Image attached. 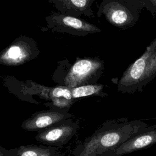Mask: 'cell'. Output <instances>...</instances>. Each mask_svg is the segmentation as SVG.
Masks as SVG:
<instances>
[{
  "mask_svg": "<svg viewBox=\"0 0 156 156\" xmlns=\"http://www.w3.org/2000/svg\"><path fill=\"white\" fill-rule=\"evenodd\" d=\"M156 144V127L144 131L129 138L118 147L102 156H122L138 151Z\"/></svg>",
  "mask_w": 156,
  "mask_h": 156,
  "instance_id": "8992f818",
  "label": "cell"
},
{
  "mask_svg": "<svg viewBox=\"0 0 156 156\" xmlns=\"http://www.w3.org/2000/svg\"><path fill=\"white\" fill-rule=\"evenodd\" d=\"M104 68L103 62L97 60L82 59L77 62L72 67L71 76L73 78L67 82L69 87L74 88L84 82L88 77L101 71Z\"/></svg>",
  "mask_w": 156,
  "mask_h": 156,
  "instance_id": "52a82bcc",
  "label": "cell"
},
{
  "mask_svg": "<svg viewBox=\"0 0 156 156\" xmlns=\"http://www.w3.org/2000/svg\"><path fill=\"white\" fill-rule=\"evenodd\" d=\"M144 7L154 16L156 14V0H141Z\"/></svg>",
  "mask_w": 156,
  "mask_h": 156,
  "instance_id": "4fadbf2b",
  "label": "cell"
},
{
  "mask_svg": "<svg viewBox=\"0 0 156 156\" xmlns=\"http://www.w3.org/2000/svg\"><path fill=\"white\" fill-rule=\"evenodd\" d=\"M156 77V38L146 47L143 54L129 65L117 83L122 93L141 92Z\"/></svg>",
  "mask_w": 156,
  "mask_h": 156,
  "instance_id": "7a4b0ae2",
  "label": "cell"
},
{
  "mask_svg": "<svg viewBox=\"0 0 156 156\" xmlns=\"http://www.w3.org/2000/svg\"><path fill=\"white\" fill-rule=\"evenodd\" d=\"M79 127V121L70 118L38 132L35 138L42 144L61 148L73 138Z\"/></svg>",
  "mask_w": 156,
  "mask_h": 156,
  "instance_id": "277c9868",
  "label": "cell"
},
{
  "mask_svg": "<svg viewBox=\"0 0 156 156\" xmlns=\"http://www.w3.org/2000/svg\"><path fill=\"white\" fill-rule=\"evenodd\" d=\"M103 88L104 86L101 84H90L73 88H71L73 98L75 100L76 99L93 95L105 96L107 94L103 92Z\"/></svg>",
  "mask_w": 156,
  "mask_h": 156,
  "instance_id": "9c48e42d",
  "label": "cell"
},
{
  "mask_svg": "<svg viewBox=\"0 0 156 156\" xmlns=\"http://www.w3.org/2000/svg\"><path fill=\"white\" fill-rule=\"evenodd\" d=\"M47 146L25 145L7 149V156H39Z\"/></svg>",
  "mask_w": 156,
  "mask_h": 156,
  "instance_id": "30bf717a",
  "label": "cell"
},
{
  "mask_svg": "<svg viewBox=\"0 0 156 156\" xmlns=\"http://www.w3.org/2000/svg\"><path fill=\"white\" fill-rule=\"evenodd\" d=\"M143 7L141 0H104L101 13L113 26L126 29L137 23Z\"/></svg>",
  "mask_w": 156,
  "mask_h": 156,
  "instance_id": "3957f363",
  "label": "cell"
},
{
  "mask_svg": "<svg viewBox=\"0 0 156 156\" xmlns=\"http://www.w3.org/2000/svg\"><path fill=\"white\" fill-rule=\"evenodd\" d=\"M72 4L79 8H83L87 5L88 0H71Z\"/></svg>",
  "mask_w": 156,
  "mask_h": 156,
  "instance_id": "5bb4252c",
  "label": "cell"
},
{
  "mask_svg": "<svg viewBox=\"0 0 156 156\" xmlns=\"http://www.w3.org/2000/svg\"><path fill=\"white\" fill-rule=\"evenodd\" d=\"M7 151L5 147L0 146V156H7Z\"/></svg>",
  "mask_w": 156,
  "mask_h": 156,
  "instance_id": "9a60e30c",
  "label": "cell"
},
{
  "mask_svg": "<svg viewBox=\"0 0 156 156\" xmlns=\"http://www.w3.org/2000/svg\"><path fill=\"white\" fill-rule=\"evenodd\" d=\"M23 55V49L18 46H13L7 50L5 57L9 60L16 61L20 59Z\"/></svg>",
  "mask_w": 156,
  "mask_h": 156,
  "instance_id": "8fae6325",
  "label": "cell"
},
{
  "mask_svg": "<svg viewBox=\"0 0 156 156\" xmlns=\"http://www.w3.org/2000/svg\"><path fill=\"white\" fill-rule=\"evenodd\" d=\"M70 108L59 109L51 108L38 111L24 120L21 128L27 132H40L55 124L73 118Z\"/></svg>",
  "mask_w": 156,
  "mask_h": 156,
  "instance_id": "5b68a950",
  "label": "cell"
},
{
  "mask_svg": "<svg viewBox=\"0 0 156 156\" xmlns=\"http://www.w3.org/2000/svg\"><path fill=\"white\" fill-rule=\"evenodd\" d=\"M49 98L51 101L49 106L59 109L70 108L74 101L73 98L71 89L65 87H57L51 90Z\"/></svg>",
  "mask_w": 156,
  "mask_h": 156,
  "instance_id": "ba28073f",
  "label": "cell"
},
{
  "mask_svg": "<svg viewBox=\"0 0 156 156\" xmlns=\"http://www.w3.org/2000/svg\"><path fill=\"white\" fill-rule=\"evenodd\" d=\"M155 127L156 124L149 126L143 121H129L126 118L105 121L75 147L72 155L102 156L133 136Z\"/></svg>",
  "mask_w": 156,
  "mask_h": 156,
  "instance_id": "6da1fadb",
  "label": "cell"
},
{
  "mask_svg": "<svg viewBox=\"0 0 156 156\" xmlns=\"http://www.w3.org/2000/svg\"><path fill=\"white\" fill-rule=\"evenodd\" d=\"M39 156H65V154L60 147L47 146Z\"/></svg>",
  "mask_w": 156,
  "mask_h": 156,
  "instance_id": "7c38bea8",
  "label": "cell"
}]
</instances>
